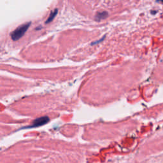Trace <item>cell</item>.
<instances>
[{
  "mask_svg": "<svg viewBox=\"0 0 163 163\" xmlns=\"http://www.w3.org/2000/svg\"><path fill=\"white\" fill-rule=\"evenodd\" d=\"M57 13V9H55L54 10H53L52 12L50 13V16H49V18L47 19V21L45 22V23H50V22H51L54 19V18L56 17Z\"/></svg>",
  "mask_w": 163,
  "mask_h": 163,
  "instance_id": "4",
  "label": "cell"
},
{
  "mask_svg": "<svg viewBox=\"0 0 163 163\" xmlns=\"http://www.w3.org/2000/svg\"><path fill=\"white\" fill-rule=\"evenodd\" d=\"M31 24V22L29 23H26L24 24H21L20 26L17 27L15 30L11 33V37L14 41H16L17 40L20 39L26 32L28 29L30 27Z\"/></svg>",
  "mask_w": 163,
  "mask_h": 163,
  "instance_id": "1",
  "label": "cell"
},
{
  "mask_svg": "<svg viewBox=\"0 0 163 163\" xmlns=\"http://www.w3.org/2000/svg\"><path fill=\"white\" fill-rule=\"evenodd\" d=\"M162 3H163V1H162Z\"/></svg>",
  "mask_w": 163,
  "mask_h": 163,
  "instance_id": "5",
  "label": "cell"
},
{
  "mask_svg": "<svg viewBox=\"0 0 163 163\" xmlns=\"http://www.w3.org/2000/svg\"><path fill=\"white\" fill-rule=\"evenodd\" d=\"M108 16V13L105 11H103V12H98L96 16V19L97 20H100L101 19H103L104 18H106Z\"/></svg>",
  "mask_w": 163,
  "mask_h": 163,
  "instance_id": "3",
  "label": "cell"
},
{
  "mask_svg": "<svg viewBox=\"0 0 163 163\" xmlns=\"http://www.w3.org/2000/svg\"><path fill=\"white\" fill-rule=\"evenodd\" d=\"M49 121V118L47 116H45V117H41L38 118L32 122V124L29 126V128H36L38 126H41L42 125H44L47 124Z\"/></svg>",
  "mask_w": 163,
  "mask_h": 163,
  "instance_id": "2",
  "label": "cell"
}]
</instances>
